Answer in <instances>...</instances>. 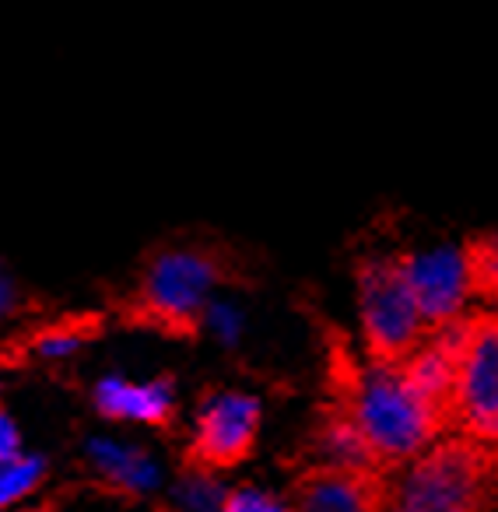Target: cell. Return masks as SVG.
Masks as SVG:
<instances>
[{
	"label": "cell",
	"mask_w": 498,
	"mask_h": 512,
	"mask_svg": "<svg viewBox=\"0 0 498 512\" xmlns=\"http://www.w3.org/2000/svg\"><path fill=\"white\" fill-rule=\"evenodd\" d=\"M344 414L362 428L379 463H407L425 453L439 435L446 414L421 397L404 376L400 362L372 358V365L355 372L344 397Z\"/></svg>",
	"instance_id": "6da1fadb"
},
{
	"label": "cell",
	"mask_w": 498,
	"mask_h": 512,
	"mask_svg": "<svg viewBox=\"0 0 498 512\" xmlns=\"http://www.w3.org/2000/svg\"><path fill=\"white\" fill-rule=\"evenodd\" d=\"M498 467L477 439L432 442L400 463L383 488V512H488L495 502Z\"/></svg>",
	"instance_id": "7a4b0ae2"
},
{
	"label": "cell",
	"mask_w": 498,
	"mask_h": 512,
	"mask_svg": "<svg viewBox=\"0 0 498 512\" xmlns=\"http://www.w3.org/2000/svg\"><path fill=\"white\" fill-rule=\"evenodd\" d=\"M355 302L372 358L400 362L428 337V323L414 302L400 256H369L358 264Z\"/></svg>",
	"instance_id": "3957f363"
},
{
	"label": "cell",
	"mask_w": 498,
	"mask_h": 512,
	"mask_svg": "<svg viewBox=\"0 0 498 512\" xmlns=\"http://www.w3.org/2000/svg\"><path fill=\"white\" fill-rule=\"evenodd\" d=\"M221 267L211 253L193 246H169L155 253L144 267L141 302L151 316L169 327L200 323L207 302L218 295Z\"/></svg>",
	"instance_id": "277c9868"
},
{
	"label": "cell",
	"mask_w": 498,
	"mask_h": 512,
	"mask_svg": "<svg viewBox=\"0 0 498 512\" xmlns=\"http://www.w3.org/2000/svg\"><path fill=\"white\" fill-rule=\"evenodd\" d=\"M449 414L470 439L498 442V313H484L463 327Z\"/></svg>",
	"instance_id": "5b68a950"
},
{
	"label": "cell",
	"mask_w": 498,
	"mask_h": 512,
	"mask_svg": "<svg viewBox=\"0 0 498 512\" xmlns=\"http://www.w3.org/2000/svg\"><path fill=\"white\" fill-rule=\"evenodd\" d=\"M400 264H404V278L411 285L414 302H418L428 330L467 320L463 313L477 299L467 246L435 242V246L400 256Z\"/></svg>",
	"instance_id": "8992f818"
},
{
	"label": "cell",
	"mask_w": 498,
	"mask_h": 512,
	"mask_svg": "<svg viewBox=\"0 0 498 512\" xmlns=\"http://www.w3.org/2000/svg\"><path fill=\"white\" fill-rule=\"evenodd\" d=\"M260 400L246 390H218L197 407L190 432L193 463L211 470L235 467L246 460L260 432Z\"/></svg>",
	"instance_id": "52a82bcc"
},
{
	"label": "cell",
	"mask_w": 498,
	"mask_h": 512,
	"mask_svg": "<svg viewBox=\"0 0 498 512\" xmlns=\"http://www.w3.org/2000/svg\"><path fill=\"white\" fill-rule=\"evenodd\" d=\"M92 404L102 418L127 421V425H165L176 411V386L172 379H127L120 372L99 376L92 386Z\"/></svg>",
	"instance_id": "ba28073f"
},
{
	"label": "cell",
	"mask_w": 498,
	"mask_h": 512,
	"mask_svg": "<svg viewBox=\"0 0 498 512\" xmlns=\"http://www.w3.org/2000/svg\"><path fill=\"white\" fill-rule=\"evenodd\" d=\"M467 320L449 323V327L428 330V337L411 351L407 358H400V369L411 379V386L428 397L442 414L449 418L453 411V393H456V365H460V341Z\"/></svg>",
	"instance_id": "9c48e42d"
},
{
	"label": "cell",
	"mask_w": 498,
	"mask_h": 512,
	"mask_svg": "<svg viewBox=\"0 0 498 512\" xmlns=\"http://www.w3.org/2000/svg\"><path fill=\"white\" fill-rule=\"evenodd\" d=\"M85 460L109 488L123 495H151L162 484V463L151 449L116 435H88Z\"/></svg>",
	"instance_id": "30bf717a"
},
{
	"label": "cell",
	"mask_w": 498,
	"mask_h": 512,
	"mask_svg": "<svg viewBox=\"0 0 498 512\" xmlns=\"http://www.w3.org/2000/svg\"><path fill=\"white\" fill-rule=\"evenodd\" d=\"M299 512H383V488L369 474L358 470H334L316 467L309 477H302Z\"/></svg>",
	"instance_id": "8fae6325"
},
{
	"label": "cell",
	"mask_w": 498,
	"mask_h": 512,
	"mask_svg": "<svg viewBox=\"0 0 498 512\" xmlns=\"http://www.w3.org/2000/svg\"><path fill=\"white\" fill-rule=\"evenodd\" d=\"M316 453H320V467L358 470V474H369V470L379 463L376 449L369 446L362 428H358L344 411L320 425V432H316Z\"/></svg>",
	"instance_id": "7c38bea8"
},
{
	"label": "cell",
	"mask_w": 498,
	"mask_h": 512,
	"mask_svg": "<svg viewBox=\"0 0 498 512\" xmlns=\"http://www.w3.org/2000/svg\"><path fill=\"white\" fill-rule=\"evenodd\" d=\"M172 498H176V505L183 512H221V505H225V498H228V488L221 484L218 470L193 463V467H186L183 474L176 477Z\"/></svg>",
	"instance_id": "4fadbf2b"
},
{
	"label": "cell",
	"mask_w": 498,
	"mask_h": 512,
	"mask_svg": "<svg viewBox=\"0 0 498 512\" xmlns=\"http://www.w3.org/2000/svg\"><path fill=\"white\" fill-rule=\"evenodd\" d=\"M46 470H50L46 456L29 453V449L22 456H15V460L0 463V505L11 509V505L25 502L46 481Z\"/></svg>",
	"instance_id": "5bb4252c"
},
{
	"label": "cell",
	"mask_w": 498,
	"mask_h": 512,
	"mask_svg": "<svg viewBox=\"0 0 498 512\" xmlns=\"http://www.w3.org/2000/svg\"><path fill=\"white\" fill-rule=\"evenodd\" d=\"M88 341V327L85 323H53L32 334L29 351L43 362H64V358L78 355Z\"/></svg>",
	"instance_id": "9a60e30c"
},
{
	"label": "cell",
	"mask_w": 498,
	"mask_h": 512,
	"mask_svg": "<svg viewBox=\"0 0 498 512\" xmlns=\"http://www.w3.org/2000/svg\"><path fill=\"white\" fill-rule=\"evenodd\" d=\"M200 327H204L207 337L218 341L221 348H235V344L242 341V334H246V313H242L239 302L214 295L204 313H200Z\"/></svg>",
	"instance_id": "2e32d148"
},
{
	"label": "cell",
	"mask_w": 498,
	"mask_h": 512,
	"mask_svg": "<svg viewBox=\"0 0 498 512\" xmlns=\"http://www.w3.org/2000/svg\"><path fill=\"white\" fill-rule=\"evenodd\" d=\"M474 288L481 299L498 302V232H484L467 242Z\"/></svg>",
	"instance_id": "e0dca14e"
},
{
	"label": "cell",
	"mask_w": 498,
	"mask_h": 512,
	"mask_svg": "<svg viewBox=\"0 0 498 512\" xmlns=\"http://www.w3.org/2000/svg\"><path fill=\"white\" fill-rule=\"evenodd\" d=\"M221 512H299V509L267 488L239 484V488H228V498H225V505H221Z\"/></svg>",
	"instance_id": "ac0fdd59"
},
{
	"label": "cell",
	"mask_w": 498,
	"mask_h": 512,
	"mask_svg": "<svg viewBox=\"0 0 498 512\" xmlns=\"http://www.w3.org/2000/svg\"><path fill=\"white\" fill-rule=\"evenodd\" d=\"M25 453V439H22V428H18L15 414H0V463L4 460H15V456Z\"/></svg>",
	"instance_id": "d6986e66"
}]
</instances>
